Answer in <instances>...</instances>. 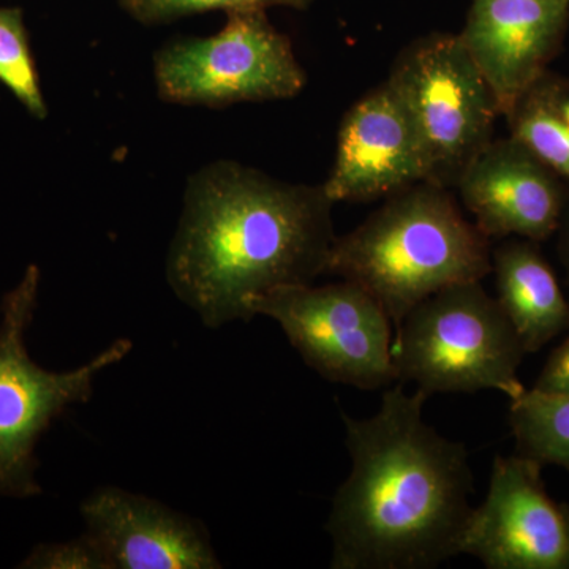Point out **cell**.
Segmentation results:
<instances>
[{"mask_svg": "<svg viewBox=\"0 0 569 569\" xmlns=\"http://www.w3.org/2000/svg\"><path fill=\"white\" fill-rule=\"evenodd\" d=\"M569 0H473L459 33L501 118L548 71L563 43Z\"/></svg>", "mask_w": 569, "mask_h": 569, "instance_id": "7c38bea8", "label": "cell"}, {"mask_svg": "<svg viewBox=\"0 0 569 569\" xmlns=\"http://www.w3.org/2000/svg\"><path fill=\"white\" fill-rule=\"evenodd\" d=\"M0 81L36 118L47 116L20 10L0 9Z\"/></svg>", "mask_w": 569, "mask_h": 569, "instance_id": "e0dca14e", "label": "cell"}, {"mask_svg": "<svg viewBox=\"0 0 569 569\" xmlns=\"http://www.w3.org/2000/svg\"><path fill=\"white\" fill-rule=\"evenodd\" d=\"M503 118L509 137L569 182V78L546 71Z\"/></svg>", "mask_w": 569, "mask_h": 569, "instance_id": "9a60e30c", "label": "cell"}, {"mask_svg": "<svg viewBox=\"0 0 569 569\" xmlns=\"http://www.w3.org/2000/svg\"><path fill=\"white\" fill-rule=\"evenodd\" d=\"M417 137L425 182L455 190L468 164L496 140L500 108L452 33H430L397 56L388 78Z\"/></svg>", "mask_w": 569, "mask_h": 569, "instance_id": "5b68a950", "label": "cell"}, {"mask_svg": "<svg viewBox=\"0 0 569 569\" xmlns=\"http://www.w3.org/2000/svg\"><path fill=\"white\" fill-rule=\"evenodd\" d=\"M557 234H559V257L565 271H567L569 282V203L567 206V211L563 213V219H561Z\"/></svg>", "mask_w": 569, "mask_h": 569, "instance_id": "44dd1931", "label": "cell"}, {"mask_svg": "<svg viewBox=\"0 0 569 569\" xmlns=\"http://www.w3.org/2000/svg\"><path fill=\"white\" fill-rule=\"evenodd\" d=\"M249 312L276 320L306 365L325 380L367 391L397 383L395 326L383 306L358 283L287 284L254 298Z\"/></svg>", "mask_w": 569, "mask_h": 569, "instance_id": "ba28073f", "label": "cell"}, {"mask_svg": "<svg viewBox=\"0 0 569 569\" xmlns=\"http://www.w3.org/2000/svg\"><path fill=\"white\" fill-rule=\"evenodd\" d=\"M508 419L518 455L569 471V392L527 389L511 400Z\"/></svg>", "mask_w": 569, "mask_h": 569, "instance_id": "2e32d148", "label": "cell"}, {"mask_svg": "<svg viewBox=\"0 0 569 569\" xmlns=\"http://www.w3.org/2000/svg\"><path fill=\"white\" fill-rule=\"evenodd\" d=\"M456 190L489 239L548 241L569 203L567 182L511 137L490 142L468 164Z\"/></svg>", "mask_w": 569, "mask_h": 569, "instance_id": "30bf717a", "label": "cell"}, {"mask_svg": "<svg viewBox=\"0 0 569 569\" xmlns=\"http://www.w3.org/2000/svg\"><path fill=\"white\" fill-rule=\"evenodd\" d=\"M211 37H186L153 56L157 92L168 103L222 108L293 99L307 74L290 39L266 10L230 11Z\"/></svg>", "mask_w": 569, "mask_h": 569, "instance_id": "52a82bcc", "label": "cell"}, {"mask_svg": "<svg viewBox=\"0 0 569 569\" xmlns=\"http://www.w3.org/2000/svg\"><path fill=\"white\" fill-rule=\"evenodd\" d=\"M391 355L397 381H413L427 397L493 389L512 400L527 391L519 378L526 350L481 280L415 306L396 328Z\"/></svg>", "mask_w": 569, "mask_h": 569, "instance_id": "277c9868", "label": "cell"}, {"mask_svg": "<svg viewBox=\"0 0 569 569\" xmlns=\"http://www.w3.org/2000/svg\"><path fill=\"white\" fill-rule=\"evenodd\" d=\"M81 512L110 569L222 568L204 527L152 498L102 488Z\"/></svg>", "mask_w": 569, "mask_h": 569, "instance_id": "4fadbf2b", "label": "cell"}, {"mask_svg": "<svg viewBox=\"0 0 569 569\" xmlns=\"http://www.w3.org/2000/svg\"><path fill=\"white\" fill-rule=\"evenodd\" d=\"M21 568L110 569L102 550L88 533L63 545H40L22 561Z\"/></svg>", "mask_w": 569, "mask_h": 569, "instance_id": "d6986e66", "label": "cell"}, {"mask_svg": "<svg viewBox=\"0 0 569 569\" xmlns=\"http://www.w3.org/2000/svg\"><path fill=\"white\" fill-rule=\"evenodd\" d=\"M427 399L397 381L373 417L342 413L351 471L326 526L332 569H430L459 556L473 475L467 448L426 425Z\"/></svg>", "mask_w": 569, "mask_h": 569, "instance_id": "7a4b0ae2", "label": "cell"}, {"mask_svg": "<svg viewBox=\"0 0 569 569\" xmlns=\"http://www.w3.org/2000/svg\"><path fill=\"white\" fill-rule=\"evenodd\" d=\"M425 163L406 110L387 81L343 116L335 164L323 182L332 203H369L425 181Z\"/></svg>", "mask_w": 569, "mask_h": 569, "instance_id": "8fae6325", "label": "cell"}, {"mask_svg": "<svg viewBox=\"0 0 569 569\" xmlns=\"http://www.w3.org/2000/svg\"><path fill=\"white\" fill-rule=\"evenodd\" d=\"M533 389L546 395L569 392V336L550 353Z\"/></svg>", "mask_w": 569, "mask_h": 569, "instance_id": "ffe728a7", "label": "cell"}, {"mask_svg": "<svg viewBox=\"0 0 569 569\" xmlns=\"http://www.w3.org/2000/svg\"><path fill=\"white\" fill-rule=\"evenodd\" d=\"M313 0H121L122 9L142 24H163L206 11L268 10L272 7L306 10Z\"/></svg>", "mask_w": 569, "mask_h": 569, "instance_id": "ac0fdd59", "label": "cell"}, {"mask_svg": "<svg viewBox=\"0 0 569 569\" xmlns=\"http://www.w3.org/2000/svg\"><path fill=\"white\" fill-rule=\"evenodd\" d=\"M332 208L323 183L280 181L234 160L206 164L187 181L168 283L209 328L249 321L258 296L325 274Z\"/></svg>", "mask_w": 569, "mask_h": 569, "instance_id": "6da1fadb", "label": "cell"}, {"mask_svg": "<svg viewBox=\"0 0 569 569\" xmlns=\"http://www.w3.org/2000/svg\"><path fill=\"white\" fill-rule=\"evenodd\" d=\"M497 302L526 353H537L569 329V302L538 242L509 239L492 250Z\"/></svg>", "mask_w": 569, "mask_h": 569, "instance_id": "5bb4252c", "label": "cell"}, {"mask_svg": "<svg viewBox=\"0 0 569 569\" xmlns=\"http://www.w3.org/2000/svg\"><path fill=\"white\" fill-rule=\"evenodd\" d=\"M542 467L518 452L493 459L488 496L471 509L459 553L488 569H569V505L549 496Z\"/></svg>", "mask_w": 569, "mask_h": 569, "instance_id": "9c48e42d", "label": "cell"}, {"mask_svg": "<svg viewBox=\"0 0 569 569\" xmlns=\"http://www.w3.org/2000/svg\"><path fill=\"white\" fill-rule=\"evenodd\" d=\"M37 266L3 298L0 323V496H40L36 479V447L40 437L67 407L88 402L93 380L132 351L129 339L116 340L88 365L70 372H50L32 361L26 332L33 320L39 295Z\"/></svg>", "mask_w": 569, "mask_h": 569, "instance_id": "8992f818", "label": "cell"}, {"mask_svg": "<svg viewBox=\"0 0 569 569\" xmlns=\"http://www.w3.org/2000/svg\"><path fill=\"white\" fill-rule=\"evenodd\" d=\"M492 269L490 239L451 190L418 182L346 236H337L325 274L358 283L383 306L395 329L429 296L478 282Z\"/></svg>", "mask_w": 569, "mask_h": 569, "instance_id": "3957f363", "label": "cell"}]
</instances>
